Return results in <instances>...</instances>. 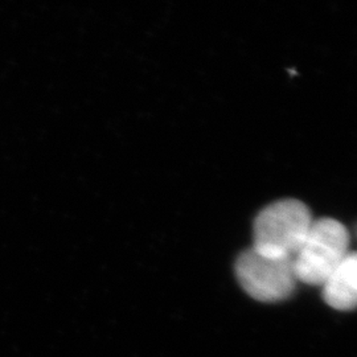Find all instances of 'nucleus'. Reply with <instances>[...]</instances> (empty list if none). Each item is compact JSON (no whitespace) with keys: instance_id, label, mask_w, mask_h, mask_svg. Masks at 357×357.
<instances>
[{"instance_id":"nucleus-1","label":"nucleus","mask_w":357,"mask_h":357,"mask_svg":"<svg viewBox=\"0 0 357 357\" xmlns=\"http://www.w3.org/2000/svg\"><path fill=\"white\" fill-rule=\"evenodd\" d=\"M314 217L305 203L284 199L264 208L255 220L253 249L293 259L306 240Z\"/></svg>"},{"instance_id":"nucleus-2","label":"nucleus","mask_w":357,"mask_h":357,"mask_svg":"<svg viewBox=\"0 0 357 357\" xmlns=\"http://www.w3.org/2000/svg\"><path fill=\"white\" fill-rule=\"evenodd\" d=\"M349 253V233L333 218L314 220L306 240L293 258L296 281L323 286Z\"/></svg>"},{"instance_id":"nucleus-3","label":"nucleus","mask_w":357,"mask_h":357,"mask_svg":"<svg viewBox=\"0 0 357 357\" xmlns=\"http://www.w3.org/2000/svg\"><path fill=\"white\" fill-rule=\"evenodd\" d=\"M234 268L245 293L264 303L290 298L298 283L293 259L264 255L253 248L238 257Z\"/></svg>"},{"instance_id":"nucleus-4","label":"nucleus","mask_w":357,"mask_h":357,"mask_svg":"<svg viewBox=\"0 0 357 357\" xmlns=\"http://www.w3.org/2000/svg\"><path fill=\"white\" fill-rule=\"evenodd\" d=\"M323 298L328 306L339 311L357 308V252H349L342 264L324 282Z\"/></svg>"}]
</instances>
